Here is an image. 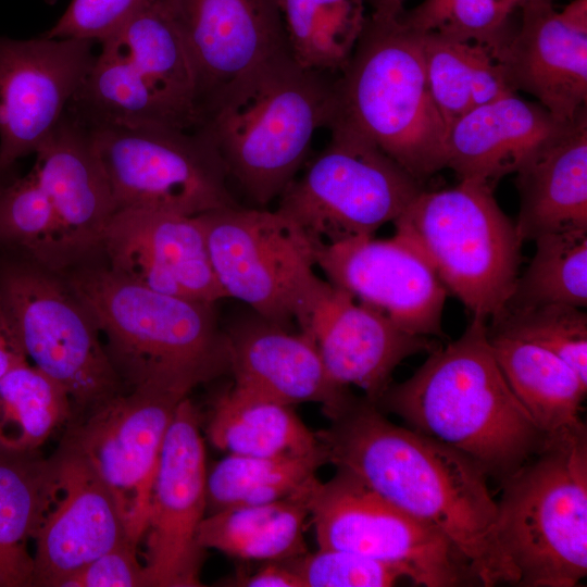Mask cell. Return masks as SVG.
I'll return each mask as SVG.
<instances>
[{"label":"cell","instance_id":"6da1fadb","mask_svg":"<svg viewBox=\"0 0 587 587\" xmlns=\"http://www.w3.org/2000/svg\"><path fill=\"white\" fill-rule=\"evenodd\" d=\"M316 434L328 463L444 534L478 585L517 584L498 539L488 476L466 455L390 422L365 397H354Z\"/></svg>","mask_w":587,"mask_h":587},{"label":"cell","instance_id":"7a4b0ae2","mask_svg":"<svg viewBox=\"0 0 587 587\" xmlns=\"http://www.w3.org/2000/svg\"><path fill=\"white\" fill-rule=\"evenodd\" d=\"M428 354L411 377L389 385L380 410L466 455L500 483L545 447L547 436L494 355L486 321L473 317L458 339Z\"/></svg>","mask_w":587,"mask_h":587},{"label":"cell","instance_id":"3957f363","mask_svg":"<svg viewBox=\"0 0 587 587\" xmlns=\"http://www.w3.org/2000/svg\"><path fill=\"white\" fill-rule=\"evenodd\" d=\"M336 76L300 66L288 49L235 77L202 103L200 129L228 178L259 208L296 178L315 132L337 113Z\"/></svg>","mask_w":587,"mask_h":587},{"label":"cell","instance_id":"277c9868","mask_svg":"<svg viewBox=\"0 0 587 587\" xmlns=\"http://www.w3.org/2000/svg\"><path fill=\"white\" fill-rule=\"evenodd\" d=\"M65 282L105 336L127 390L185 398L229 373L227 335L214 303L155 291L108 266L77 267Z\"/></svg>","mask_w":587,"mask_h":587},{"label":"cell","instance_id":"5b68a950","mask_svg":"<svg viewBox=\"0 0 587 587\" xmlns=\"http://www.w3.org/2000/svg\"><path fill=\"white\" fill-rule=\"evenodd\" d=\"M336 99L335 118L373 141L421 184L446 168L448 127L429 90L422 35L398 16H367L351 58L336 76Z\"/></svg>","mask_w":587,"mask_h":587},{"label":"cell","instance_id":"8992f818","mask_svg":"<svg viewBox=\"0 0 587 587\" xmlns=\"http://www.w3.org/2000/svg\"><path fill=\"white\" fill-rule=\"evenodd\" d=\"M498 539L519 586L575 587L587 576V434L548 438L501 482Z\"/></svg>","mask_w":587,"mask_h":587},{"label":"cell","instance_id":"52a82bcc","mask_svg":"<svg viewBox=\"0 0 587 587\" xmlns=\"http://www.w3.org/2000/svg\"><path fill=\"white\" fill-rule=\"evenodd\" d=\"M392 223L473 317L488 322L502 312L519 277L522 241L491 188L460 180L423 189Z\"/></svg>","mask_w":587,"mask_h":587},{"label":"cell","instance_id":"ba28073f","mask_svg":"<svg viewBox=\"0 0 587 587\" xmlns=\"http://www.w3.org/2000/svg\"><path fill=\"white\" fill-rule=\"evenodd\" d=\"M225 297L255 314L304 332L330 287L314 272L315 243L277 210L238 203L197 215Z\"/></svg>","mask_w":587,"mask_h":587},{"label":"cell","instance_id":"9c48e42d","mask_svg":"<svg viewBox=\"0 0 587 587\" xmlns=\"http://www.w3.org/2000/svg\"><path fill=\"white\" fill-rule=\"evenodd\" d=\"M330 138L276 209L315 243L373 236L394 222L423 184L347 123L335 118Z\"/></svg>","mask_w":587,"mask_h":587},{"label":"cell","instance_id":"30bf717a","mask_svg":"<svg viewBox=\"0 0 587 587\" xmlns=\"http://www.w3.org/2000/svg\"><path fill=\"white\" fill-rule=\"evenodd\" d=\"M59 276L36 264L13 267L0 296L25 359L68 394L73 422L126 388L91 314Z\"/></svg>","mask_w":587,"mask_h":587},{"label":"cell","instance_id":"8fae6325","mask_svg":"<svg viewBox=\"0 0 587 587\" xmlns=\"http://www.w3.org/2000/svg\"><path fill=\"white\" fill-rule=\"evenodd\" d=\"M89 128L115 212L145 210L197 216L237 204L224 164L200 129Z\"/></svg>","mask_w":587,"mask_h":587},{"label":"cell","instance_id":"7c38bea8","mask_svg":"<svg viewBox=\"0 0 587 587\" xmlns=\"http://www.w3.org/2000/svg\"><path fill=\"white\" fill-rule=\"evenodd\" d=\"M319 548L338 549L401 570L416 586L477 583L469 562L439 530L397 508L351 474L316 477L307 490Z\"/></svg>","mask_w":587,"mask_h":587},{"label":"cell","instance_id":"4fadbf2b","mask_svg":"<svg viewBox=\"0 0 587 587\" xmlns=\"http://www.w3.org/2000/svg\"><path fill=\"white\" fill-rule=\"evenodd\" d=\"M185 398L153 390L124 391L73 421L63 442L99 476L115 502L128 539L138 547L164 439Z\"/></svg>","mask_w":587,"mask_h":587},{"label":"cell","instance_id":"5bb4252c","mask_svg":"<svg viewBox=\"0 0 587 587\" xmlns=\"http://www.w3.org/2000/svg\"><path fill=\"white\" fill-rule=\"evenodd\" d=\"M203 444L198 410L186 397L164 439L140 541L150 587L201 585L204 550L197 535L208 508Z\"/></svg>","mask_w":587,"mask_h":587},{"label":"cell","instance_id":"9a60e30c","mask_svg":"<svg viewBox=\"0 0 587 587\" xmlns=\"http://www.w3.org/2000/svg\"><path fill=\"white\" fill-rule=\"evenodd\" d=\"M93 41L0 36V163L35 153L91 68Z\"/></svg>","mask_w":587,"mask_h":587},{"label":"cell","instance_id":"2e32d148","mask_svg":"<svg viewBox=\"0 0 587 587\" xmlns=\"http://www.w3.org/2000/svg\"><path fill=\"white\" fill-rule=\"evenodd\" d=\"M315 265L328 282L366 303L403 330L442 337L447 289L419 251L395 234L362 236L315 246Z\"/></svg>","mask_w":587,"mask_h":587},{"label":"cell","instance_id":"e0dca14e","mask_svg":"<svg viewBox=\"0 0 587 587\" xmlns=\"http://www.w3.org/2000/svg\"><path fill=\"white\" fill-rule=\"evenodd\" d=\"M52 458L51 488L34 538L32 586L37 587H63L88 563L129 540L111 494L91 466L64 444Z\"/></svg>","mask_w":587,"mask_h":587},{"label":"cell","instance_id":"ac0fdd59","mask_svg":"<svg viewBox=\"0 0 587 587\" xmlns=\"http://www.w3.org/2000/svg\"><path fill=\"white\" fill-rule=\"evenodd\" d=\"M520 23L494 53L514 92L525 91L562 122L587 103V0L561 11L553 1L524 4Z\"/></svg>","mask_w":587,"mask_h":587},{"label":"cell","instance_id":"d6986e66","mask_svg":"<svg viewBox=\"0 0 587 587\" xmlns=\"http://www.w3.org/2000/svg\"><path fill=\"white\" fill-rule=\"evenodd\" d=\"M113 272L159 292L208 303L226 298L198 216L116 211L102 240Z\"/></svg>","mask_w":587,"mask_h":587},{"label":"cell","instance_id":"ffe728a7","mask_svg":"<svg viewBox=\"0 0 587 587\" xmlns=\"http://www.w3.org/2000/svg\"><path fill=\"white\" fill-rule=\"evenodd\" d=\"M192 62L202 103L218 88L288 49L277 0H160Z\"/></svg>","mask_w":587,"mask_h":587},{"label":"cell","instance_id":"44dd1931","mask_svg":"<svg viewBox=\"0 0 587 587\" xmlns=\"http://www.w3.org/2000/svg\"><path fill=\"white\" fill-rule=\"evenodd\" d=\"M303 333L314 340L335 383L362 389L376 404L402 361L438 347L430 337L403 330L377 309L332 284Z\"/></svg>","mask_w":587,"mask_h":587},{"label":"cell","instance_id":"7402d4cb","mask_svg":"<svg viewBox=\"0 0 587 587\" xmlns=\"http://www.w3.org/2000/svg\"><path fill=\"white\" fill-rule=\"evenodd\" d=\"M233 386L287 405L313 402L330 420L355 397L327 373L312 337L258 314L226 330Z\"/></svg>","mask_w":587,"mask_h":587},{"label":"cell","instance_id":"603a6c76","mask_svg":"<svg viewBox=\"0 0 587 587\" xmlns=\"http://www.w3.org/2000/svg\"><path fill=\"white\" fill-rule=\"evenodd\" d=\"M32 168L78 259L102 251L115 207L91 129L67 109L35 152Z\"/></svg>","mask_w":587,"mask_h":587},{"label":"cell","instance_id":"cb8c5ba5","mask_svg":"<svg viewBox=\"0 0 587 587\" xmlns=\"http://www.w3.org/2000/svg\"><path fill=\"white\" fill-rule=\"evenodd\" d=\"M570 123L516 93L502 97L449 126L446 168L454 171L460 180L477 182L494 190L503 176L515 173Z\"/></svg>","mask_w":587,"mask_h":587},{"label":"cell","instance_id":"d4e9b609","mask_svg":"<svg viewBox=\"0 0 587 587\" xmlns=\"http://www.w3.org/2000/svg\"><path fill=\"white\" fill-rule=\"evenodd\" d=\"M521 241L587 229V110L516 172Z\"/></svg>","mask_w":587,"mask_h":587},{"label":"cell","instance_id":"484cf974","mask_svg":"<svg viewBox=\"0 0 587 587\" xmlns=\"http://www.w3.org/2000/svg\"><path fill=\"white\" fill-rule=\"evenodd\" d=\"M494 355L512 391L547 438L586 432L585 384L562 359L517 337L488 329Z\"/></svg>","mask_w":587,"mask_h":587},{"label":"cell","instance_id":"4316f807","mask_svg":"<svg viewBox=\"0 0 587 587\" xmlns=\"http://www.w3.org/2000/svg\"><path fill=\"white\" fill-rule=\"evenodd\" d=\"M108 39L120 46L190 129L199 127L202 112L197 75L183 37L160 0H145Z\"/></svg>","mask_w":587,"mask_h":587},{"label":"cell","instance_id":"83f0119b","mask_svg":"<svg viewBox=\"0 0 587 587\" xmlns=\"http://www.w3.org/2000/svg\"><path fill=\"white\" fill-rule=\"evenodd\" d=\"M67 110L88 127L166 126L192 130L153 90L126 53L105 39ZM195 130V129H193Z\"/></svg>","mask_w":587,"mask_h":587},{"label":"cell","instance_id":"f1b7e54d","mask_svg":"<svg viewBox=\"0 0 587 587\" xmlns=\"http://www.w3.org/2000/svg\"><path fill=\"white\" fill-rule=\"evenodd\" d=\"M210 442L227 454L305 455L323 448L291 405L232 386L218 395L207 425Z\"/></svg>","mask_w":587,"mask_h":587},{"label":"cell","instance_id":"f546056e","mask_svg":"<svg viewBox=\"0 0 587 587\" xmlns=\"http://www.w3.org/2000/svg\"><path fill=\"white\" fill-rule=\"evenodd\" d=\"M53 458L0 447V587L33 585L29 544L46 508Z\"/></svg>","mask_w":587,"mask_h":587},{"label":"cell","instance_id":"4dcf8cb0","mask_svg":"<svg viewBox=\"0 0 587 587\" xmlns=\"http://www.w3.org/2000/svg\"><path fill=\"white\" fill-rule=\"evenodd\" d=\"M309 511L303 499L227 508L202 520L199 546L241 560L279 562L307 552L304 527Z\"/></svg>","mask_w":587,"mask_h":587},{"label":"cell","instance_id":"1f68e13d","mask_svg":"<svg viewBox=\"0 0 587 587\" xmlns=\"http://www.w3.org/2000/svg\"><path fill=\"white\" fill-rule=\"evenodd\" d=\"M429 90L447 127L474 109L516 93L485 46L421 34Z\"/></svg>","mask_w":587,"mask_h":587},{"label":"cell","instance_id":"d6a6232c","mask_svg":"<svg viewBox=\"0 0 587 587\" xmlns=\"http://www.w3.org/2000/svg\"><path fill=\"white\" fill-rule=\"evenodd\" d=\"M369 0H277L288 50L302 67L338 75L363 32Z\"/></svg>","mask_w":587,"mask_h":587},{"label":"cell","instance_id":"836d02e7","mask_svg":"<svg viewBox=\"0 0 587 587\" xmlns=\"http://www.w3.org/2000/svg\"><path fill=\"white\" fill-rule=\"evenodd\" d=\"M326 463L324 447L305 455L226 454L207 475V505L215 512L284 500L302 491Z\"/></svg>","mask_w":587,"mask_h":587},{"label":"cell","instance_id":"e575fe53","mask_svg":"<svg viewBox=\"0 0 587 587\" xmlns=\"http://www.w3.org/2000/svg\"><path fill=\"white\" fill-rule=\"evenodd\" d=\"M72 415L66 390L27 361L0 378V447L34 452Z\"/></svg>","mask_w":587,"mask_h":587},{"label":"cell","instance_id":"d590c367","mask_svg":"<svg viewBox=\"0 0 587 587\" xmlns=\"http://www.w3.org/2000/svg\"><path fill=\"white\" fill-rule=\"evenodd\" d=\"M0 243L24 251L36 265L58 274L79 262L32 170L0 186Z\"/></svg>","mask_w":587,"mask_h":587},{"label":"cell","instance_id":"8d00e7d4","mask_svg":"<svg viewBox=\"0 0 587 587\" xmlns=\"http://www.w3.org/2000/svg\"><path fill=\"white\" fill-rule=\"evenodd\" d=\"M534 241L535 254L523 275L517 277L503 310L545 304L585 309L587 229L549 233Z\"/></svg>","mask_w":587,"mask_h":587},{"label":"cell","instance_id":"74e56055","mask_svg":"<svg viewBox=\"0 0 587 587\" xmlns=\"http://www.w3.org/2000/svg\"><path fill=\"white\" fill-rule=\"evenodd\" d=\"M519 0H423L398 18L419 34H436L487 47L495 53L515 28Z\"/></svg>","mask_w":587,"mask_h":587},{"label":"cell","instance_id":"f35d334b","mask_svg":"<svg viewBox=\"0 0 587 587\" xmlns=\"http://www.w3.org/2000/svg\"><path fill=\"white\" fill-rule=\"evenodd\" d=\"M489 330L523 339L567 363L587 384V314L582 308L545 304L503 310Z\"/></svg>","mask_w":587,"mask_h":587},{"label":"cell","instance_id":"ab89813d","mask_svg":"<svg viewBox=\"0 0 587 587\" xmlns=\"http://www.w3.org/2000/svg\"><path fill=\"white\" fill-rule=\"evenodd\" d=\"M285 562L302 587H388L407 579L398 567L338 549L319 548Z\"/></svg>","mask_w":587,"mask_h":587},{"label":"cell","instance_id":"60d3db41","mask_svg":"<svg viewBox=\"0 0 587 587\" xmlns=\"http://www.w3.org/2000/svg\"><path fill=\"white\" fill-rule=\"evenodd\" d=\"M145 0H72L42 35L101 42L116 34Z\"/></svg>","mask_w":587,"mask_h":587},{"label":"cell","instance_id":"b9f144b4","mask_svg":"<svg viewBox=\"0 0 587 587\" xmlns=\"http://www.w3.org/2000/svg\"><path fill=\"white\" fill-rule=\"evenodd\" d=\"M138 547L124 540L71 576L63 587H147Z\"/></svg>","mask_w":587,"mask_h":587},{"label":"cell","instance_id":"7bdbcfd3","mask_svg":"<svg viewBox=\"0 0 587 587\" xmlns=\"http://www.w3.org/2000/svg\"><path fill=\"white\" fill-rule=\"evenodd\" d=\"M246 587H302L294 570L285 562H267L251 575L239 577L233 584Z\"/></svg>","mask_w":587,"mask_h":587},{"label":"cell","instance_id":"ee69618b","mask_svg":"<svg viewBox=\"0 0 587 587\" xmlns=\"http://www.w3.org/2000/svg\"><path fill=\"white\" fill-rule=\"evenodd\" d=\"M23 361L27 360L18 347L0 296V378Z\"/></svg>","mask_w":587,"mask_h":587},{"label":"cell","instance_id":"f6af8a7d","mask_svg":"<svg viewBox=\"0 0 587 587\" xmlns=\"http://www.w3.org/2000/svg\"><path fill=\"white\" fill-rule=\"evenodd\" d=\"M407 0H369L372 7L370 16L375 18H395L403 10Z\"/></svg>","mask_w":587,"mask_h":587},{"label":"cell","instance_id":"bcb514c9","mask_svg":"<svg viewBox=\"0 0 587 587\" xmlns=\"http://www.w3.org/2000/svg\"><path fill=\"white\" fill-rule=\"evenodd\" d=\"M12 166H4L0 163V186H2L4 183L9 182L12 178H8V174Z\"/></svg>","mask_w":587,"mask_h":587},{"label":"cell","instance_id":"7dc6e473","mask_svg":"<svg viewBox=\"0 0 587 587\" xmlns=\"http://www.w3.org/2000/svg\"><path fill=\"white\" fill-rule=\"evenodd\" d=\"M520 1V8L524 4L529 3H536V2H546V1H553V0H519Z\"/></svg>","mask_w":587,"mask_h":587},{"label":"cell","instance_id":"c3c4849f","mask_svg":"<svg viewBox=\"0 0 587 587\" xmlns=\"http://www.w3.org/2000/svg\"><path fill=\"white\" fill-rule=\"evenodd\" d=\"M48 3H53L55 0H46Z\"/></svg>","mask_w":587,"mask_h":587}]
</instances>
